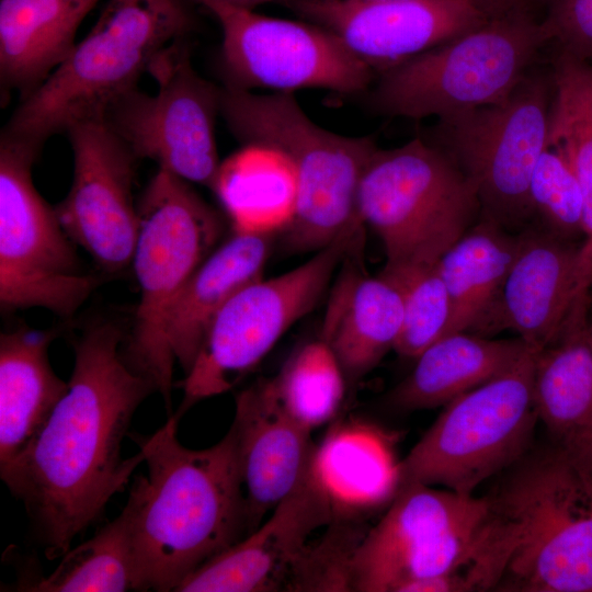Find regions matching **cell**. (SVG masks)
<instances>
[{
	"label": "cell",
	"instance_id": "23",
	"mask_svg": "<svg viewBox=\"0 0 592 592\" xmlns=\"http://www.w3.org/2000/svg\"><path fill=\"white\" fill-rule=\"evenodd\" d=\"M100 0H0L1 100L31 95L69 56Z\"/></svg>",
	"mask_w": 592,
	"mask_h": 592
},
{
	"label": "cell",
	"instance_id": "34",
	"mask_svg": "<svg viewBox=\"0 0 592 592\" xmlns=\"http://www.w3.org/2000/svg\"><path fill=\"white\" fill-rule=\"evenodd\" d=\"M352 517L334 519L319 544L307 545L286 591H351V560L364 535Z\"/></svg>",
	"mask_w": 592,
	"mask_h": 592
},
{
	"label": "cell",
	"instance_id": "18",
	"mask_svg": "<svg viewBox=\"0 0 592 592\" xmlns=\"http://www.w3.org/2000/svg\"><path fill=\"white\" fill-rule=\"evenodd\" d=\"M303 20L340 37L375 71L488 21L468 0H285Z\"/></svg>",
	"mask_w": 592,
	"mask_h": 592
},
{
	"label": "cell",
	"instance_id": "6",
	"mask_svg": "<svg viewBox=\"0 0 592 592\" xmlns=\"http://www.w3.org/2000/svg\"><path fill=\"white\" fill-rule=\"evenodd\" d=\"M132 265L139 301L122 345L124 358L150 379L171 411L173 367L166 340L169 308L189 277L217 247L220 214L190 182L159 169L137 200Z\"/></svg>",
	"mask_w": 592,
	"mask_h": 592
},
{
	"label": "cell",
	"instance_id": "25",
	"mask_svg": "<svg viewBox=\"0 0 592 592\" xmlns=\"http://www.w3.org/2000/svg\"><path fill=\"white\" fill-rule=\"evenodd\" d=\"M533 398L553 446L592 471V343L587 326L537 351Z\"/></svg>",
	"mask_w": 592,
	"mask_h": 592
},
{
	"label": "cell",
	"instance_id": "31",
	"mask_svg": "<svg viewBox=\"0 0 592 592\" xmlns=\"http://www.w3.org/2000/svg\"><path fill=\"white\" fill-rule=\"evenodd\" d=\"M270 379L286 411L311 431L335 415L346 386L333 353L320 339L297 349Z\"/></svg>",
	"mask_w": 592,
	"mask_h": 592
},
{
	"label": "cell",
	"instance_id": "2",
	"mask_svg": "<svg viewBox=\"0 0 592 592\" xmlns=\"http://www.w3.org/2000/svg\"><path fill=\"white\" fill-rule=\"evenodd\" d=\"M173 413L153 434L135 435L147 475L137 476L124 506L138 591L168 592L247 535L238 440L230 425L213 446L193 449L177 436Z\"/></svg>",
	"mask_w": 592,
	"mask_h": 592
},
{
	"label": "cell",
	"instance_id": "38",
	"mask_svg": "<svg viewBox=\"0 0 592 592\" xmlns=\"http://www.w3.org/2000/svg\"><path fill=\"white\" fill-rule=\"evenodd\" d=\"M587 334H588V338H589L590 342L592 343V320L590 322L588 320Z\"/></svg>",
	"mask_w": 592,
	"mask_h": 592
},
{
	"label": "cell",
	"instance_id": "21",
	"mask_svg": "<svg viewBox=\"0 0 592 592\" xmlns=\"http://www.w3.org/2000/svg\"><path fill=\"white\" fill-rule=\"evenodd\" d=\"M364 237L343 259L332 282L320 340L333 353L346 385H354L394 350L403 306L397 287L363 264Z\"/></svg>",
	"mask_w": 592,
	"mask_h": 592
},
{
	"label": "cell",
	"instance_id": "16",
	"mask_svg": "<svg viewBox=\"0 0 592 592\" xmlns=\"http://www.w3.org/2000/svg\"><path fill=\"white\" fill-rule=\"evenodd\" d=\"M66 134L72 180L56 214L102 275H118L132 265L138 232L133 185L139 160L103 119L76 123Z\"/></svg>",
	"mask_w": 592,
	"mask_h": 592
},
{
	"label": "cell",
	"instance_id": "1",
	"mask_svg": "<svg viewBox=\"0 0 592 592\" xmlns=\"http://www.w3.org/2000/svg\"><path fill=\"white\" fill-rule=\"evenodd\" d=\"M127 329L101 318L72 339L69 387L27 447L0 476L25 508L49 560L96 522L123 491L144 453L122 455V442L141 402L157 391L122 352Z\"/></svg>",
	"mask_w": 592,
	"mask_h": 592
},
{
	"label": "cell",
	"instance_id": "36",
	"mask_svg": "<svg viewBox=\"0 0 592 592\" xmlns=\"http://www.w3.org/2000/svg\"><path fill=\"white\" fill-rule=\"evenodd\" d=\"M488 20L516 13H532L537 15V8L543 5L544 0H468Z\"/></svg>",
	"mask_w": 592,
	"mask_h": 592
},
{
	"label": "cell",
	"instance_id": "20",
	"mask_svg": "<svg viewBox=\"0 0 592 592\" xmlns=\"http://www.w3.org/2000/svg\"><path fill=\"white\" fill-rule=\"evenodd\" d=\"M234 428L246 487L247 535L306 478L317 446L311 430L280 402L270 378L235 397Z\"/></svg>",
	"mask_w": 592,
	"mask_h": 592
},
{
	"label": "cell",
	"instance_id": "24",
	"mask_svg": "<svg viewBox=\"0 0 592 592\" xmlns=\"http://www.w3.org/2000/svg\"><path fill=\"white\" fill-rule=\"evenodd\" d=\"M57 335L27 326L0 333V467L27 447L68 390L49 361Z\"/></svg>",
	"mask_w": 592,
	"mask_h": 592
},
{
	"label": "cell",
	"instance_id": "19",
	"mask_svg": "<svg viewBox=\"0 0 592 592\" xmlns=\"http://www.w3.org/2000/svg\"><path fill=\"white\" fill-rule=\"evenodd\" d=\"M334 517L332 500L311 466L264 523L200 566L174 592L285 590L309 536Z\"/></svg>",
	"mask_w": 592,
	"mask_h": 592
},
{
	"label": "cell",
	"instance_id": "9",
	"mask_svg": "<svg viewBox=\"0 0 592 592\" xmlns=\"http://www.w3.org/2000/svg\"><path fill=\"white\" fill-rule=\"evenodd\" d=\"M553 82L535 66L503 100L437 119L425 137L474 185L480 216L517 234L533 220L530 181L547 148Z\"/></svg>",
	"mask_w": 592,
	"mask_h": 592
},
{
	"label": "cell",
	"instance_id": "37",
	"mask_svg": "<svg viewBox=\"0 0 592 592\" xmlns=\"http://www.w3.org/2000/svg\"><path fill=\"white\" fill-rule=\"evenodd\" d=\"M219 1L227 3L229 5H232V7L253 10L254 8L261 4L278 1V0H219ZM281 1H285V0H281Z\"/></svg>",
	"mask_w": 592,
	"mask_h": 592
},
{
	"label": "cell",
	"instance_id": "8",
	"mask_svg": "<svg viewBox=\"0 0 592 592\" xmlns=\"http://www.w3.org/2000/svg\"><path fill=\"white\" fill-rule=\"evenodd\" d=\"M357 213L380 239L387 266L436 264L480 216L476 190L423 136L375 150L360 180Z\"/></svg>",
	"mask_w": 592,
	"mask_h": 592
},
{
	"label": "cell",
	"instance_id": "26",
	"mask_svg": "<svg viewBox=\"0 0 592 592\" xmlns=\"http://www.w3.org/2000/svg\"><path fill=\"white\" fill-rule=\"evenodd\" d=\"M400 462L392 437L373 425H338L317 447L312 468L329 493L335 517L391 501L400 488Z\"/></svg>",
	"mask_w": 592,
	"mask_h": 592
},
{
	"label": "cell",
	"instance_id": "15",
	"mask_svg": "<svg viewBox=\"0 0 592 592\" xmlns=\"http://www.w3.org/2000/svg\"><path fill=\"white\" fill-rule=\"evenodd\" d=\"M489 509V498L402 485L354 549L351 591L401 592L413 581L455 571L471 547L470 525Z\"/></svg>",
	"mask_w": 592,
	"mask_h": 592
},
{
	"label": "cell",
	"instance_id": "35",
	"mask_svg": "<svg viewBox=\"0 0 592 592\" xmlns=\"http://www.w3.org/2000/svg\"><path fill=\"white\" fill-rule=\"evenodd\" d=\"M543 8L549 47L592 60V0H544Z\"/></svg>",
	"mask_w": 592,
	"mask_h": 592
},
{
	"label": "cell",
	"instance_id": "11",
	"mask_svg": "<svg viewBox=\"0 0 592 592\" xmlns=\"http://www.w3.org/2000/svg\"><path fill=\"white\" fill-rule=\"evenodd\" d=\"M41 151L0 135V306L43 308L70 321L105 276L83 269L55 207L36 190Z\"/></svg>",
	"mask_w": 592,
	"mask_h": 592
},
{
	"label": "cell",
	"instance_id": "32",
	"mask_svg": "<svg viewBox=\"0 0 592 592\" xmlns=\"http://www.w3.org/2000/svg\"><path fill=\"white\" fill-rule=\"evenodd\" d=\"M379 275L392 283L402 298V325L394 351L415 358L444 337L451 320V300L437 263L385 265Z\"/></svg>",
	"mask_w": 592,
	"mask_h": 592
},
{
	"label": "cell",
	"instance_id": "14",
	"mask_svg": "<svg viewBox=\"0 0 592 592\" xmlns=\"http://www.w3.org/2000/svg\"><path fill=\"white\" fill-rule=\"evenodd\" d=\"M194 1L220 25L218 67L225 87L292 93L319 88L349 95L365 92L374 81L375 70L320 25L266 16L219 0Z\"/></svg>",
	"mask_w": 592,
	"mask_h": 592
},
{
	"label": "cell",
	"instance_id": "22",
	"mask_svg": "<svg viewBox=\"0 0 592 592\" xmlns=\"http://www.w3.org/2000/svg\"><path fill=\"white\" fill-rule=\"evenodd\" d=\"M274 230L234 229L197 266L173 299L166 340L173 361L186 374L221 307L241 288L262 278Z\"/></svg>",
	"mask_w": 592,
	"mask_h": 592
},
{
	"label": "cell",
	"instance_id": "27",
	"mask_svg": "<svg viewBox=\"0 0 592 592\" xmlns=\"http://www.w3.org/2000/svg\"><path fill=\"white\" fill-rule=\"evenodd\" d=\"M528 348L520 338L447 334L414 358L413 369L391 390L389 401L410 411L445 406L506 371Z\"/></svg>",
	"mask_w": 592,
	"mask_h": 592
},
{
	"label": "cell",
	"instance_id": "13",
	"mask_svg": "<svg viewBox=\"0 0 592 592\" xmlns=\"http://www.w3.org/2000/svg\"><path fill=\"white\" fill-rule=\"evenodd\" d=\"M147 73L157 83L137 88L105 113V124L141 159L190 182L217 190L221 167L215 138L221 86L203 78L192 64V46L181 38L163 48Z\"/></svg>",
	"mask_w": 592,
	"mask_h": 592
},
{
	"label": "cell",
	"instance_id": "39",
	"mask_svg": "<svg viewBox=\"0 0 592 592\" xmlns=\"http://www.w3.org/2000/svg\"><path fill=\"white\" fill-rule=\"evenodd\" d=\"M372 1H386V0H372Z\"/></svg>",
	"mask_w": 592,
	"mask_h": 592
},
{
	"label": "cell",
	"instance_id": "3",
	"mask_svg": "<svg viewBox=\"0 0 592 592\" xmlns=\"http://www.w3.org/2000/svg\"><path fill=\"white\" fill-rule=\"evenodd\" d=\"M194 0H107L69 56L19 102L1 136L42 150L48 138L80 122L103 119L137 88L153 58L196 25Z\"/></svg>",
	"mask_w": 592,
	"mask_h": 592
},
{
	"label": "cell",
	"instance_id": "12",
	"mask_svg": "<svg viewBox=\"0 0 592 592\" xmlns=\"http://www.w3.org/2000/svg\"><path fill=\"white\" fill-rule=\"evenodd\" d=\"M364 231L365 226L354 228L299 266L237 292L213 319L194 364L180 382L183 399L175 415L181 418L196 402L239 383L317 306Z\"/></svg>",
	"mask_w": 592,
	"mask_h": 592
},
{
	"label": "cell",
	"instance_id": "10",
	"mask_svg": "<svg viewBox=\"0 0 592 592\" xmlns=\"http://www.w3.org/2000/svg\"><path fill=\"white\" fill-rule=\"evenodd\" d=\"M538 350L528 348L506 371L460 395L400 462V487L423 483L474 494L525 451L538 420L533 378Z\"/></svg>",
	"mask_w": 592,
	"mask_h": 592
},
{
	"label": "cell",
	"instance_id": "30",
	"mask_svg": "<svg viewBox=\"0 0 592 592\" xmlns=\"http://www.w3.org/2000/svg\"><path fill=\"white\" fill-rule=\"evenodd\" d=\"M15 591H138L129 521L122 512L93 537L70 548L48 576L24 577Z\"/></svg>",
	"mask_w": 592,
	"mask_h": 592
},
{
	"label": "cell",
	"instance_id": "17",
	"mask_svg": "<svg viewBox=\"0 0 592 592\" xmlns=\"http://www.w3.org/2000/svg\"><path fill=\"white\" fill-rule=\"evenodd\" d=\"M513 263L493 304L471 329L483 335L513 330L530 348L554 343L566 327L588 321L580 296V240L533 220L519 232Z\"/></svg>",
	"mask_w": 592,
	"mask_h": 592
},
{
	"label": "cell",
	"instance_id": "4",
	"mask_svg": "<svg viewBox=\"0 0 592 592\" xmlns=\"http://www.w3.org/2000/svg\"><path fill=\"white\" fill-rule=\"evenodd\" d=\"M219 113L241 145L278 155L291 167L294 202L284 226L289 251H318L364 226L357 190L378 148L374 137L345 136L319 126L292 92L258 94L221 86Z\"/></svg>",
	"mask_w": 592,
	"mask_h": 592
},
{
	"label": "cell",
	"instance_id": "5",
	"mask_svg": "<svg viewBox=\"0 0 592 592\" xmlns=\"http://www.w3.org/2000/svg\"><path fill=\"white\" fill-rule=\"evenodd\" d=\"M490 501L499 591L592 592V471L556 447Z\"/></svg>",
	"mask_w": 592,
	"mask_h": 592
},
{
	"label": "cell",
	"instance_id": "7",
	"mask_svg": "<svg viewBox=\"0 0 592 592\" xmlns=\"http://www.w3.org/2000/svg\"><path fill=\"white\" fill-rule=\"evenodd\" d=\"M549 41L540 18L488 20L444 44L379 70L372 109L383 115L437 119L506 98L540 62Z\"/></svg>",
	"mask_w": 592,
	"mask_h": 592
},
{
	"label": "cell",
	"instance_id": "33",
	"mask_svg": "<svg viewBox=\"0 0 592 592\" xmlns=\"http://www.w3.org/2000/svg\"><path fill=\"white\" fill-rule=\"evenodd\" d=\"M528 194L535 221L560 237L581 241L582 191L571 167L556 149L547 147L540 155Z\"/></svg>",
	"mask_w": 592,
	"mask_h": 592
},
{
	"label": "cell",
	"instance_id": "28",
	"mask_svg": "<svg viewBox=\"0 0 592 592\" xmlns=\"http://www.w3.org/2000/svg\"><path fill=\"white\" fill-rule=\"evenodd\" d=\"M519 243V232L480 216L440 258L437 269L452 309L444 337L471 330L483 317L499 295Z\"/></svg>",
	"mask_w": 592,
	"mask_h": 592
},
{
	"label": "cell",
	"instance_id": "29",
	"mask_svg": "<svg viewBox=\"0 0 592 592\" xmlns=\"http://www.w3.org/2000/svg\"><path fill=\"white\" fill-rule=\"evenodd\" d=\"M547 147L571 167L583 195L581 259L592 266V60L554 50Z\"/></svg>",
	"mask_w": 592,
	"mask_h": 592
}]
</instances>
